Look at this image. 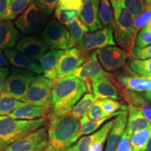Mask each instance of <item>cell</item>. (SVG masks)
Here are the masks:
<instances>
[{
  "label": "cell",
  "instance_id": "cell-4",
  "mask_svg": "<svg viewBox=\"0 0 151 151\" xmlns=\"http://www.w3.org/2000/svg\"><path fill=\"white\" fill-rule=\"evenodd\" d=\"M48 120V118L25 120L0 116V146L6 148L31 132L47 125Z\"/></svg>",
  "mask_w": 151,
  "mask_h": 151
},
{
  "label": "cell",
  "instance_id": "cell-11",
  "mask_svg": "<svg viewBox=\"0 0 151 151\" xmlns=\"http://www.w3.org/2000/svg\"><path fill=\"white\" fill-rule=\"evenodd\" d=\"M113 37V27H106L92 33H87L81 42L76 47L83 53L89 54L95 49L116 46Z\"/></svg>",
  "mask_w": 151,
  "mask_h": 151
},
{
  "label": "cell",
  "instance_id": "cell-31",
  "mask_svg": "<svg viewBox=\"0 0 151 151\" xmlns=\"http://www.w3.org/2000/svg\"><path fill=\"white\" fill-rule=\"evenodd\" d=\"M99 18L102 26L113 27V12L109 0H99Z\"/></svg>",
  "mask_w": 151,
  "mask_h": 151
},
{
  "label": "cell",
  "instance_id": "cell-13",
  "mask_svg": "<svg viewBox=\"0 0 151 151\" xmlns=\"http://www.w3.org/2000/svg\"><path fill=\"white\" fill-rule=\"evenodd\" d=\"M110 73L106 72L98 60L97 54L93 51L90 54L83 65L73 73V76L86 83L88 92H92L91 82L96 79L109 76Z\"/></svg>",
  "mask_w": 151,
  "mask_h": 151
},
{
  "label": "cell",
  "instance_id": "cell-6",
  "mask_svg": "<svg viewBox=\"0 0 151 151\" xmlns=\"http://www.w3.org/2000/svg\"><path fill=\"white\" fill-rule=\"evenodd\" d=\"M54 81L39 75L32 81L26 95L24 102L28 104L42 107L51 112L52 89Z\"/></svg>",
  "mask_w": 151,
  "mask_h": 151
},
{
  "label": "cell",
  "instance_id": "cell-19",
  "mask_svg": "<svg viewBox=\"0 0 151 151\" xmlns=\"http://www.w3.org/2000/svg\"><path fill=\"white\" fill-rule=\"evenodd\" d=\"M109 76L97 78L91 82L92 92L97 99L117 100L120 98L118 90L109 79Z\"/></svg>",
  "mask_w": 151,
  "mask_h": 151
},
{
  "label": "cell",
  "instance_id": "cell-27",
  "mask_svg": "<svg viewBox=\"0 0 151 151\" xmlns=\"http://www.w3.org/2000/svg\"><path fill=\"white\" fill-rule=\"evenodd\" d=\"M115 119L106 122L97 132L93 134L94 139L90 147L89 151H103L105 141L108 138L111 129L114 124Z\"/></svg>",
  "mask_w": 151,
  "mask_h": 151
},
{
  "label": "cell",
  "instance_id": "cell-46",
  "mask_svg": "<svg viewBox=\"0 0 151 151\" xmlns=\"http://www.w3.org/2000/svg\"><path fill=\"white\" fill-rule=\"evenodd\" d=\"M139 109L142 112L146 120L151 124V106L149 105L147 102H145Z\"/></svg>",
  "mask_w": 151,
  "mask_h": 151
},
{
  "label": "cell",
  "instance_id": "cell-47",
  "mask_svg": "<svg viewBox=\"0 0 151 151\" xmlns=\"http://www.w3.org/2000/svg\"><path fill=\"white\" fill-rule=\"evenodd\" d=\"M9 62L4 54L0 50V67H9Z\"/></svg>",
  "mask_w": 151,
  "mask_h": 151
},
{
  "label": "cell",
  "instance_id": "cell-1",
  "mask_svg": "<svg viewBox=\"0 0 151 151\" xmlns=\"http://www.w3.org/2000/svg\"><path fill=\"white\" fill-rule=\"evenodd\" d=\"M88 92L86 84L74 76L58 79L52 89V110L50 116L69 115L74 105Z\"/></svg>",
  "mask_w": 151,
  "mask_h": 151
},
{
  "label": "cell",
  "instance_id": "cell-29",
  "mask_svg": "<svg viewBox=\"0 0 151 151\" xmlns=\"http://www.w3.org/2000/svg\"><path fill=\"white\" fill-rule=\"evenodd\" d=\"M35 0H11L5 20H13L18 18L34 3Z\"/></svg>",
  "mask_w": 151,
  "mask_h": 151
},
{
  "label": "cell",
  "instance_id": "cell-15",
  "mask_svg": "<svg viewBox=\"0 0 151 151\" xmlns=\"http://www.w3.org/2000/svg\"><path fill=\"white\" fill-rule=\"evenodd\" d=\"M99 0H84L79 19L91 32L102 29L103 26L99 18Z\"/></svg>",
  "mask_w": 151,
  "mask_h": 151
},
{
  "label": "cell",
  "instance_id": "cell-35",
  "mask_svg": "<svg viewBox=\"0 0 151 151\" xmlns=\"http://www.w3.org/2000/svg\"><path fill=\"white\" fill-rule=\"evenodd\" d=\"M103 111L108 115H112L118 112V110L127 111V106L118 102L115 99H99Z\"/></svg>",
  "mask_w": 151,
  "mask_h": 151
},
{
  "label": "cell",
  "instance_id": "cell-22",
  "mask_svg": "<svg viewBox=\"0 0 151 151\" xmlns=\"http://www.w3.org/2000/svg\"><path fill=\"white\" fill-rule=\"evenodd\" d=\"M128 111L129 118L126 131L131 137L135 132L150 127L151 124L146 120L139 108L133 106H129Z\"/></svg>",
  "mask_w": 151,
  "mask_h": 151
},
{
  "label": "cell",
  "instance_id": "cell-17",
  "mask_svg": "<svg viewBox=\"0 0 151 151\" xmlns=\"http://www.w3.org/2000/svg\"><path fill=\"white\" fill-rule=\"evenodd\" d=\"M127 123V111H124L116 116L112 129L107 138L105 151H116L123 137Z\"/></svg>",
  "mask_w": 151,
  "mask_h": 151
},
{
  "label": "cell",
  "instance_id": "cell-53",
  "mask_svg": "<svg viewBox=\"0 0 151 151\" xmlns=\"http://www.w3.org/2000/svg\"><path fill=\"white\" fill-rule=\"evenodd\" d=\"M0 151H5V148H4L0 146Z\"/></svg>",
  "mask_w": 151,
  "mask_h": 151
},
{
  "label": "cell",
  "instance_id": "cell-42",
  "mask_svg": "<svg viewBox=\"0 0 151 151\" xmlns=\"http://www.w3.org/2000/svg\"><path fill=\"white\" fill-rule=\"evenodd\" d=\"M93 139V134L81 138L76 144L73 145V148L76 151H89Z\"/></svg>",
  "mask_w": 151,
  "mask_h": 151
},
{
  "label": "cell",
  "instance_id": "cell-16",
  "mask_svg": "<svg viewBox=\"0 0 151 151\" xmlns=\"http://www.w3.org/2000/svg\"><path fill=\"white\" fill-rule=\"evenodd\" d=\"M9 64L14 67L32 71L36 74H42L43 71L37 61L30 59L16 49H6L4 52Z\"/></svg>",
  "mask_w": 151,
  "mask_h": 151
},
{
  "label": "cell",
  "instance_id": "cell-18",
  "mask_svg": "<svg viewBox=\"0 0 151 151\" xmlns=\"http://www.w3.org/2000/svg\"><path fill=\"white\" fill-rule=\"evenodd\" d=\"M63 50H50L46 52L39 60L43 76L50 80L56 81L58 67Z\"/></svg>",
  "mask_w": 151,
  "mask_h": 151
},
{
  "label": "cell",
  "instance_id": "cell-37",
  "mask_svg": "<svg viewBox=\"0 0 151 151\" xmlns=\"http://www.w3.org/2000/svg\"><path fill=\"white\" fill-rule=\"evenodd\" d=\"M59 0H35L34 3L43 14L50 17L53 14Z\"/></svg>",
  "mask_w": 151,
  "mask_h": 151
},
{
  "label": "cell",
  "instance_id": "cell-44",
  "mask_svg": "<svg viewBox=\"0 0 151 151\" xmlns=\"http://www.w3.org/2000/svg\"><path fill=\"white\" fill-rule=\"evenodd\" d=\"M11 69L9 67H0V94H1L6 79L10 74Z\"/></svg>",
  "mask_w": 151,
  "mask_h": 151
},
{
  "label": "cell",
  "instance_id": "cell-8",
  "mask_svg": "<svg viewBox=\"0 0 151 151\" xmlns=\"http://www.w3.org/2000/svg\"><path fill=\"white\" fill-rule=\"evenodd\" d=\"M41 38L50 50L70 48V34L66 26L55 18L49 19L41 33Z\"/></svg>",
  "mask_w": 151,
  "mask_h": 151
},
{
  "label": "cell",
  "instance_id": "cell-24",
  "mask_svg": "<svg viewBox=\"0 0 151 151\" xmlns=\"http://www.w3.org/2000/svg\"><path fill=\"white\" fill-rule=\"evenodd\" d=\"M124 111H119L118 112L115 113L114 114L107 117L104 119L100 120H91L88 118V117L85 116L80 120V128H79L78 132L77 134V139H79L83 135L89 134L93 133L96 130L101 127L106 121L113 117L118 116L120 113H122Z\"/></svg>",
  "mask_w": 151,
  "mask_h": 151
},
{
  "label": "cell",
  "instance_id": "cell-20",
  "mask_svg": "<svg viewBox=\"0 0 151 151\" xmlns=\"http://www.w3.org/2000/svg\"><path fill=\"white\" fill-rule=\"evenodd\" d=\"M51 112L42 107L24 104L9 115V117L17 120H33L43 118H50Z\"/></svg>",
  "mask_w": 151,
  "mask_h": 151
},
{
  "label": "cell",
  "instance_id": "cell-28",
  "mask_svg": "<svg viewBox=\"0 0 151 151\" xmlns=\"http://www.w3.org/2000/svg\"><path fill=\"white\" fill-rule=\"evenodd\" d=\"M151 138V126L134 133L130 139L132 151H145Z\"/></svg>",
  "mask_w": 151,
  "mask_h": 151
},
{
  "label": "cell",
  "instance_id": "cell-48",
  "mask_svg": "<svg viewBox=\"0 0 151 151\" xmlns=\"http://www.w3.org/2000/svg\"><path fill=\"white\" fill-rule=\"evenodd\" d=\"M143 98L146 99V101H148L149 102H151V90L150 91L144 92L142 94Z\"/></svg>",
  "mask_w": 151,
  "mask_h": 151
},
{
  "label": "cell",
  "instance_id": "cell-26",
  "mask_svg": "<svg viewBox=\"0 0 151 151\" xmlns=\"http://www.w3.org/2000/svg\"><path fill=\"white\" fill-rule=\"evenodd\" d=\"M67 28L70 34V48L78 46L89 32L88 27L79 18L67 24Z\"/></svg>",
  "mask_w": 151,
  "mask_h": 151
},
{
  "label": "cell",
  "instance_id": "cell-51",
  "mask_svg": "<svg viewBox=\"0 0 151 151\" xmlns=\"http://www.w3.org/2000/svg\"><path fill=\"white\" fill-rule=\"evenodd\" d=\"M147 27H148V29L150 30V31L151 32V20H150V22H148V24H147V26H146Z\"/></svg>",
  "mask_w": 151,
  "mask_h": 151
},
{
  "label": "cell",
  "instance_id": "cell-7",
  "mask_svg": "<svg viewBox=\"0 0 151 151\" xmlns=\"http://www.w3.org/2000/svg\"><path fill=\"white\" fill-rule=\"evenodd\" d=\"M48 21V17L43 14L32 3L15 21V26L20 32L28 36H36L42 32Z\"/></svg>",
  "mask_w": 151,
  "mask_h": 151
},
{
  "label": "cell",
  "instance_id": "cell-39",
  "mask_svg": "<svg viewBox=\"0 0 151 151\" xmlns=\"http://www.w3.org/2000/svg\"><path fill=\"white\" fill-rule=\"evenodd\" d=\"M136 46L138 48H145L151 44V32L148 27H144L137 34L135 39Z\"/></svg>",
  "mask_w": 151,
  "mask_h": 151
},
{
  "label": "cell",
  "instance_id": "cell-3",
  "mask_svg": "<svg viewBox=\"0 0 151 151\" xmlns=\"http://www.w3.org/2000/svg\"><path fill=\"white\" fill-rule=\"evenodd\" d=\"M113 11V34L115 39L130 58H132V50L134 48L137 37L134 28L133 16L125 6L119 0H109Z\"/></svg>",
  "mask_w": 151,
  "mask_h": 151
},
{
  "label": "cell",
  "instance_id": "cell-21",
  "mask_svg": "<svg viewBox=\"0 0 151 151\" xmlns=\"http://www.w3.org/2000/svg\"><path fill=\"white\" fill-rule=\"evenodd\" d=\"M20 38V34L11 20L0 21V50L13 48Z\"/></svg>",
  "mask_w": 151,
  "mask_h": 151
},
{
  "label": "cell",
  "instance_id": "cell-2",
  "mask_svg": "<svg viewBox=\"0 0 151 151\" xmlns=\"http://www.w3.org/2000/svg\"><path fill=\"white\" fill-rule=\"evenodd\" d=\"M80 120L70 115L50 116L47 129L48 148L53 151H63L71 146L77 139Z\"/></svg>",
  "mask_w": 151,
  "mask_h": 151
},
{
  "label": "cell",
  "instance_id": "cell-43",
  "mask_svg": "<svg viewBox=\"0 0 151 151\" xmlns=\"http://www.w3.org/2000/svg\"><path fill=\"white\" fill-rule=\"evenodd\" d=\"M130 139H131V136L125 130L123 137H122L116 151H132Z\"/></svg>",
  "mask_w": 151,
  "mask_h": 151
},
{
  "label": "cell",
  "instance_id": "cell-52",
  "mask_svg": "<svg viewBox=\"0 0 151 151\" xmlns=\"http://www.w3.org/2000/svg\"><path fill=\"white\" fill-rule=\"evenodd\" d=\"M43 151H53V150H51V149H50V148H48V147H47V148L45 149V150Z\"/></svg>",
  "mask_w": 151,
  "mask_h": 151
},
{
  "label": "cell",
  "instance_id": "cell-9",
  "mask_svg": "<svg viewBox=\"0 0 151 151\" xmlns=\"http://www.w3.org/2000/svg\"><path fill=\"white\" fill-rule=\"evenodd\" d=\"M48 146V129L43 126L11 143L5 148V151H43Z\"/></svg>",
  "mask_w": 151,
  "mask_h": 151
},
{
  "label": "cell",
  "instance_id": "cell-25",
  "mask_svg": "<svg viewBox=\"0 0 151 151\" xmlns=\"http://www.w3.org/2000/svg\"><path fill=\"white\" fill-rule=\"evenodd\" d=\"M97 99V97L89 92L84 94L83 97L74 105L69 115L80 120L83 117L88 114Z\"/></svg>",
  "mask_w": 151,
  "mask_h": 151
},
{
  "label": "cell",
  "instance_id": "cell-38",
  "mask_svg": "<svg viewBox=\"0 0 151 151\" xmlns=\"http://www.w3.org/2000/svg\"><path fill=\"white\" fill-rule=\"evenodd\" d=\"M110 116H111V115L106 114L103 111L99 99H97L96 100V101L92 106V108L90 109L89 112L87 114V116L91 120H100Z\"/></svg>",
  "mask_w": 151,
  "mask_h": 151
},
{
  "label": "cell",
  "instance_id": "cell-41",
  "mask_svg": "<svg viewBox=\"0 0 151 151\" xmlns=\"http://www.w3.org/2000/svg\"><path fill=\"white\" fill-rule=\"evenodd\" d=\"M148 58H151V45L142 48L134 46L132 50V59L145 60Z\"/></svg>",
  "mask_w": 151,
  "mask_h": 151
},
{
  "label": "cell",
  "instance_id": "cell-5",
  "mask_svg": "<svg viewBox=\"0 0 151 151\" xmlns=\"http://www.w3.org/2000/svg\"><path fill=\"white\" fill-rule=\"evenodd\" d=\"M1 94L24 102L30 85L37 77L32 71L11 67Z\"/></svg>",
  "mask_w": 151,
  "mask_h": 151
},
{
  "label": "cell",
  "instance_id": "cell-50",
  "mask_svg": "<svg viewBox=\"0 0 151 151\" xmlns=\"http://www.w3.org/2000/svg\"><path fill=\"white\" fill-rule=\"evenodd\" d=\"M63 151H76V150H75V149H74V148H73V146H71L69 147V148H67V149H66V150H63Z\"/></svg>",
  "mask_w": 151,
  "mask_h": 151
},
{
  "label": "cell",
  "instance_id": "cell-10",
  "mask_svg": "<svg viewBox=\"0 0 151 151\" xmlns=\"http://www.w3.org/2000/svg\"><path fill=\"white\" fill-rule=\"evenodd\" d=\"M98 60L104 69L109 72H113L119 69H127L128 55L127 52L115 46L95 50Z\"/></svg>",
  "mask_w": 151,
  "mask_h": 151
},
{
  "label": "cell",
  "instance_id": "cell-49",
  "mask_svg": "<svg viewBox=\"0 0 151 151\" xmlns=\"http://www.w3.org/2000/svg\"><path fill=\"white\" fill-rule=\"evenodd\" d=\"M146 151H151V138H150V141H149V143L148 144V146H147Z\"/></svg>",
  "mask_w": 151,
  "mask_h": 151
},
{
  "label": "cell",
  "instance_id": "cell-36",
  "mask_svg": "<svg viewBox=\"0 0 151 151\" xmlns=\"http://www.w3.org/2000/svg\"><path fill=\"white\" fill-rule=\"evenodd\" d=\"M130 11L134 17L141 14L146 7L147 0H119Z\"/></svg>",
  "mask_w": 151,
  "mask_h": 151
},
{
  "label": "cell",
  "instance_id": "cell-40",
  "mask_svg": "<svg viewBox=\"0 0 151 151\" xmlns=\"http://www.w3.org/2000/svg\"><path fill=\"white\" fill-rule=\"evenodd\" d=\"M83 3V0H59L57 8L81 11Z\"/></svg>",
  "mask_w": 151,
  "mask_h": 151
},
{
  "label": "cell",
  "instance_id": "cell-34",
  "mask_svg": "<svg viewBox=\"0 0 151 151\" xmlns=\"http://www.w3.org/2000/svg\"><path fill=\"white\" fill-rule=\"evenodd\" d=\"M80 13V11L77 10H67L56 8L54 18L61 24L67 26V24L74 21L76 19L78 18Z\"/></svg>",
  "mask_w": 151,
  "mask_h": 151
},
{
  "label": "cell",
  "instance_id": "cell-12",
  "mask_svg": "<svg viewBox=\"0 0 151 151\" xmlns=\"http://www.w3.org/2000/svg\"><path fill=\"white\" fill-rule=\"evenodd\" d=\"M89 55L90 54L83 53L77 47L64 51L58 64L56 80L73 75L79 67L83 65Z\"/></svg>",
  "mask_w": 151,
  "mask_h": 151
},
{
  "label": "cell",
  "instance_id": "cell-45",
  "mask_svg": "<svg viewBox=\"0 0 151 151\" xmlns=\"http://www.w3.org/2000/svg\"><path fill=\"white\" fill-rule=\"evenodd\" d=\"M11 0H0V21L5 20Z\"/></svg>",
  "mask_w": 151,
  "mask_h": 151
},
{
  "label": "cell",
  "instance_id": "cell-23",
  "mask_svg": "<svg viewBox=\"0 0 151 151\" xmlns=\"http://www.w3.org/2000/svg\"><path fill=\"white\" fill-rule=\"evenodd\" d=\"M121 77L124 86L128 90L136 92L151 90V78L137 76L132 73L131 75L121 73Z\"/></svg>",
  "mask_w": 151,
  "mask_h": 151
},
{
  "label": "cell",
  "instance_id": "cell-14",
  "mask_svg": "<svg viewBox=\"0 0 151 151\" xmlns=\"http://www.w3.org/2000/svg\"><path fill=\"white\" fill-rule=\"evenodd\" d=\"M15 46L16 50L35 61H39L49 49L42 39L37 36L20 37Z\"/></svg>",
  "mask_w": 151,
  "mask_h": 151
},
{
  "label": "cell",
  "instance_id": "cell-33",
  "mask_svg": "<svg viewBox=\"0 0 151 151\" xmlns=\"http://www.w3.org/2000/svg\"><path fill=\"white\" fill-rule=\"evenodd\" d=\"M151 20V0H147L146 7L141 14L135 17L134 20V28L136 35L143 27H146Z\"/></svg>",
  "mask_w": 151,
  "mask_h": 151
},
{
  "label": "cell",
  "instance_id": "cell-30",
  "mask_svg": "<svg viewBox=\"0 0 151 151\" xmlns=\"http://www.w3.org/2000/svg\"><path fill=\"white\" fill-rule=\"evenodd\" d=\"M129 65L132 72L151 78V58L145 60L131 59Z\"/></svg>",
  "mask_w": 151,
  "mask_h": 151
},
{
  "label": "cell",
  "instance_id": "cell-32",
  "mask_svg": "<svg viewBox=\"0 0 151 151\" xmlns=\"http://www.w3.org/2000/svg\"><path fill=\"white\" fill-rule=\"evenodd\" d=\"M25 102L18 101L5 95H0V116H9Z\"/></svg>",
  "mask_w": 151,
  "mask_h": 151
}]
</instances>
